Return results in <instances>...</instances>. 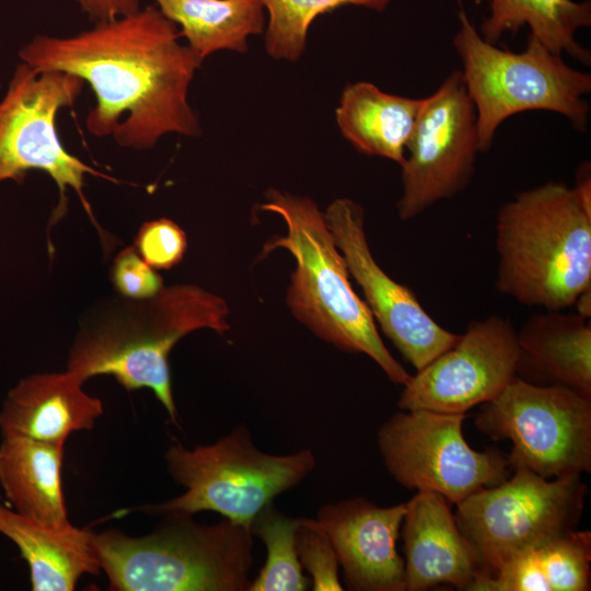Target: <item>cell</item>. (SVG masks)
Here are the masks:
<instances>
[{
    "instance_id": "cell-29",
    "label": "cell",
    "mask_w": 591,
    "mask_h": 591,
    "mask_svg": "<svg viewBox=\"0 0 591 591\" xmlns=\"http://www.w3.org/2000/svg\"><path fill=\"white\" fill-rule=\"evenodd\" d=\"M111 280L121 298L131 300L149 299L163 288L161 276L132 246L116 255L111 267Z\"/></svg>"
},
{
    "instance_id": "cell-17",
    "label": "cell",
    "mask_w": 591,
    "mask_h": 591,
    "mask_svg": "<svg viewBox=\"0 0 591 591\" xmlns=\"http://www.w3.org/2000/svg\"><path fill=\"white\" fill-rule=\"evenodd\" d=\"M82 384L68 371L22 379L2 404V436L65 443L71 432L92 429L103 414V403L86 394Z\"/></svg>"
},
{
    "instance_id": "cell-15",
    "label": "cell",
    "mask_w": 591,
    "mask_h": 591,
    "mask_svg": "<svg viewBox=\"0 0 591 591\" xmlns=\"http://www.w3.org/2000/svg\"><path fill=\"white\" fill-rule=\"evenodd\" d=\"M406 505L380 507L363 497L327 503L317 520L328 534L354 591H405V565L396 549Z\"/></svg>"
},
{
    "instance_id": "cell-5",
    "label": "cell",
    "mask_w": 591,
    "mask_h": 591,
    "mask_svg": "<svg viewBox=\"0 0 591 591\" xmlns=\"http://www.w3.org/2000/svg\"><path fill=\"white\" fill-rule=\"evenodd\" d=\"M165 514L144 536L92 532L94 555L112 590L248 591L254 563L250 528L225 518L200 524L189 514Z\"/></svg>"
},
{
    "instance_id": "cell-4",
    "label": "cell",
    "mask_w": 591,
    "mask_h": 591,
    "mask_svg": "<svg viewBox=\"0 0 591 591\" xmlns=\"http://www.w3.org/2000/svg\"><path fill=\"white\" fill-rule=\"evenodd\" d=\"M260 209L279 216L286 225V233L267 242L263 254L283 248L294 259L287 290L293 316L336 348L367 355L394 384L405 385L412 374L389 351L366 302L355 292L325 213L309 197L276 189L266 193Z\"/></svg>"
},
{
    "instance_id": "cell-12",
    "label": "cell",
    "mask_w": 591,
    "mask_h": 591,
    "mask_svg": "<svg viewBox=\"0 0 591 591\" xmlns=\"http://www.w3.org/2000/svg\"><path fill=\"white\" fill-rule=\"evenodd\" d=\"M476 118L461 70L424 97L401 165L399 219H414L468 185L480 152Z\"/></svg>"
},
{
    "instance_id": "cell-28",
    "label": "cell",
    "mask_w": 591,
    "mask_h": 591,
    "mask_svg": "<svg viewBox=\"0 0 591 591\" xmlns=\"http://www.w3.org/2000/svg\"><path fill=\"white\" fill-rule=\"evenodd\" d=\"M187 239L174 221L160 218L144 222L135 239V248L153 269H170L184 257Z\"/></svg>"
},
{
    "instance_id": "cell-30",
    "label": "cell",
    "mask_w": 591,
    "mask_h": 591,
    "mask_svg": "<svg viewBox=\"0 0 591 591\" xmlns=\"http://www.w3.org/2000/svg\"><path fill=\"white\" fill-rule=\"evenodd\" d=\"M76 2L94 23L128 15L141 8L140 0H76Z\"/></svg>"
},
{
    "instance_id": "cell-6",
    "label": "cell",
    "mask_w": 591,
    "mask_h": 591,
    "mask_svg": "<svg viewBox=\"0 0 591 591\" xmlns=\"http://www.w3.org/2000/svg\"><path fill=\"white\" fill-rule=\"evenodd\" d=\"M453 38L462 77L476 111L482 153L491 146L499 126L511 116L546 111L567 118L577 131L588 129L591 76L566 63L538 39L529 35L526 47L513 53L485 40L464 9Z\"/></svg>"
},
{
    "instance_id": "cell-8",
    "label": "cell",
    "mask_w": 591,
    "mask_h": 591,
    "mask_svg": "<svg viewBox=\"0 0 591 591\" xmlns=\"http://www.w3.org/2000/svg\"><path fill=\"white\" fill-rule=\"evenodd\" d=\"M510 478L479 489L457 503L455 521L474 549L482 575L559 533L577 529L588 495L580 475L544 478L514 467Z\"/></svg>"
},
{
    "instance_id": "cell-23",
    "label": "cell",
    "mask_w": 591,
    "mask_h": 591,
    "mask_svg": "<svg viewBox=\"0 0 591 591\" xmlns=\"http://www.w3.org/2000/svg\"><path fill=\"white\" fill-rule=\"evenodd\" d=\"M204 60L219 50L247 51V38L265 30L259 0H152Z\"/></svg>"
},
{
    "instance_id": "cell-2",
    "label": "cell",
    "mask_w": 591,
    "mask_h": 591,
    "mask_svg": "<svg viewBox=\"0 0 591 591\" xmlns=\"http://www.w3.org/2000/svg\"><path fill=\"white\" fill-rule=\"evenodd\" d=\"M223 298L195 285L163 287L143 300L111 301L81 324L67 370L83 383L112 375L126 390L150 389L176 422L169 355L187 334L229 331Z\"/></svg>"
},
{
    "instance_id": "cell-10",
    "label": "cell",
    "mask_w": 591,
    "mask_h": 591,
    "mask_svg": "<svg viewBox=\"0 0 591 591\" xmlns=\"http://www.w3.org/2000/svg\"><path fill=\"white\" fill-rule=\"evenodd\" d=\"M476 428L510 440L511 468L551 479L591 472V398L561 385H537L515 376L483 404Z\"/></svg>"
},
{
    "instance_id": "cell-3",
    "label": "cell",
    "mask_w": 591,
    "mask_h": 591,
    "mask_svg": "<svg viewBox=\"0 0 591 591\" xmlns=\"http://www.w3.org/2000/svg\"><path fill=\"white\" fill-rule=\"evenodd\" d=\"M497 290L525 306L564 311L591 289V209L549 181L522 190L496 216Z\"/></svg>"
},
{
    "instance_id": "cell-22",
    "label": "cell",
    "mask_w": 591,
    "mask_h": 591,
    "mask_svg": "<svg viewBox=\"0 0 591 591\" xmlns=\"http://www.w3.org/2000/svg\"><path fill=\"white\" fill-rule=\"evenodd\" d=\"M591 533L572 529L518 555L473 591H589Z\"/></svg>"
},
{
    "instance_id": "cell-31",
    "label": "cell",
    "mask_w": 591,
    "mask_h": 591,
    "mask_svg": "<svg viewBox=\"0 0 591 591\" xmlns=\"http://www.w3.org/2000/svg\"><path fill=\"white\" fill-rule=\"evenodd\" d=\"M572 188L582 204L591 209V170L589 162H584L579 166Z\"/></svg>"
},
{
    "instance_id": "cell-27",
    "label": "cell",
    "mask_w": 591,
    "mask_h": 591,
    "mask_svg": "<svg viewBox=\"0 0 591 591\" xmlns=\"http://www.w3.org/2000/svg\"><path fill=\"white\" fill-rule=\"evenodd\" d=\"M297 553L311 576L314 591H341L339 561L331 538L317 519L299 518L296 530Z\"/></svg>"
},
{
    "instance_id": "cell-16",
    "label": "cell",
    "mask_w": 591,
    "mask_h": 591,
    "mask_svg": "<svg viewBox=\"0 0 591 591\" xmlns=\"http://www.w3.org/2000/svg\"><path fill=\"white\" fill-rule=\"evenodd\" d=\"M405 505L399 532L405 591H422L442 583L472 591L482 566L455 521L451 503L438 493L417 490Z\"/></svg>"
},
{
    "instance_id": "cell-20",
    "label": "cell",
    "mask_w": 591,
    "mask_h": 591,
    "mask_svg": "<svg viewBox=\"0 0 591 591\" xmlns=\"http://www.w3.org/2000/svg\"><path fill=\"white\" fill-rule=\"evenodd\" d=\"M422 104L424 97L390 94L360 81L343 90L336 123L344 138L361 153L402 165Z\"/></svg>"
},
{
    "instance_id": "cell-19",
    "label": "cell",
    "mask_w": 591,
    "mask_h": 591,
    "mask_svg": "<svg viewBox=\"0 0 591 591\" xmlns=\"http://www.w3.org/2000/svg\"><path fill=\"white\" fill-rule=\"evenodd\" d=\"M0 533L20 548L27 561L34 591H70L84 573H97L92 532L71 523L53 526L25 517L0 502Z\"/></svg>"
},
{
    "instance_id": "cell-18",
    "label": "cell",
    "mask_w": 591,
    "mask_h": 591,
    "mask_svg": "<svg viewBox=\"0 0 591 591\" xmlns=\"http://www.w3.org/2000/svg\"><path fill=\"white\" fill-rule=\"evenodd\" d=\"M517 376L561 385L591 398V324L575 313L545 310L517 331Z\"/></svg>"
},
{
    "instance_id": "cell-7",
    "label": "cell",
    "mask_w": 591,
    "mask_h": 591,
    "mask_svg": "<svg viewBox=\"0 0 591 591\" xmlns=\"http://www.w3.org/2000/svg\"><path fill=\"white\" fill-rule=\"evenodd\" d=\"M165 461L185 491L146 510L189 515L215 511L247 528L264 507L300 484L316 465L308 449L287 455L258 450L244 424L211 444L186 449L173 443Z\"/></svg>"
},
{
    "instance_id": "cell-26",
    "label": "cell",
    "mask_w": 591,
    "mask_h": 591,
    "mask_svg": "<svg viewBox=\"0 0 591 591\" xmlns=\"http://www.w3.org/2000/svg\"><path fill=\"white\" fill-rule=\"evenodd\" d=\"M268 13L265 31L267 54L279 60L297 61L305 50L312 22L345 5L384 11L392 0H259Z\"/></svg>"
},
{
    "instance_id": "cell-32",
    "label": "cell",
    "mask_w": 591,
    "mask_h": 591,
    "mask_svg": "<svg viewBox=\"0 0 591 591\" xmlns=\"http://www.w3.org/2000/svg\"><path fill=\"white\" fill-rule=\"evenodd\" d=\"M576 313L590 320L591 315V289L583 291L573 303Z\"/></svg>"
},
{
    "instance_id": "cell-13",
    "label": "cell",
    "mask_w": 591,
    "mask_h": 591,
    "mask_svg": "<svg viewBox=\"0 0 591 591\" xmlns=\"http://www.w3.org/2000/svg\"><path fill=\"white\" fill-rule=\"evenodd\" d=\"M519 345L509 318L497 314L472 321L447 351L403 385L397 406L466 414L497 397L517 376Z\"/></svg>"
},
{
    "instance_id": "cell-24",
    "label": "cell",
    "mask_w": 591,
    "mask_h": 591,
    "mask_svg": "<svg viewBox=\"0 0 591 591\" xmlns=\"http://www.w3.org/2000/svg\"><path fill=\"white\" fill-rule=\"evenodd\" d=\"M490 12L479 34L496 45L506 33H517L528 25L530 35L552 51L567 54L590 65L591 54L576 40V32L591 24L589 1L573 0H489Z\"/></svg>"
},
{
    "instance_id": "cell-11",
    "label": "cell",
    "mask_w": 591,
    "mask_h": 591,
    "mask_svg": "<svg viewBox=\"0 0 591 591\" xmlns=\"http://www.w3.org/2000/svg\"><path fill=\"white\" fill-rule=\"evenodd\" d=\"M466 414L410 409L393 414L378 430V448L393 479L410 490H430L456 506L509 476L508 456L474 450L463 434Z\"/></svg>"
},
{
    "instance_id": "cell-25",
    "label": "cell",
    "mask_w": 591,
    "mask_h": 591,
    "mask_svg": "<svg viewBox=\"0 0 591 591\" xmlns=\"http://www.w3.org/2000/svg\"><path fill=\"white\" fill-rule=\"evenodd\" d=\"M299 518H290L270 502L251 522L253 536L266 547V561L248 591H303L311 580L303 575L297 546Z\"/></svg>"
},
{
    "instance_id": "cell-21",
    "label": "cell",
    "mask_w": 591,
    "mask_h": 591,
    "mask_svg": "<svg viewBox=\"0 0 591 591\" xmlns=\"http://www.w3.org/2000/svg\"><path fill=\"white\" fill-rule=\"evenodd\" d=\"M65 443L3 436L0 485L19 513L53 526L70 524L61 489Z\"/></svg>"
},
{
    "instance_id": "cell-9",
    "label": "cell",
    "mask_w": 591,
    "mask_h": 591,
    "mask_svg": "<svg viewBox=\"0 0 591 591\" xmlns=\"http://www.w3.org/2000/svg\"><path fill=\"white\" fill-rule=\"evenodd\" d=\"M83 85L82 79L67 72L39 71L25 62L16 67L0 102V182H21L30 170L47 173L60 197L54 221L65 213L71 188L102 233L84 195L85 175L117 181L68 152L57 129L58 113L76 103Z\"/></svg>"
},
{
    "instance_id": "cell-14",
    "label": "cell",
    "mask_w": 591,
    "mask_h": 591,
    "mask_svg": "<svg viewBox=\"0 0 591 591\" xmlns=\"http://www.w3.org/2000/svg\"><path fill=\"white\" fill-rule=\"evenodd\" d=\"M325 219L350 276L385 336L416 371L450 349L460 338L439 325L408 287L391 278L374 259L364 229V210L349 198H337Z\"/></svg>"
},
{
    "instance_id": "cell-1",
    "label": "cell",
    "mask_w": 591,
    "mask_h": 591,
    "mask_svg": "<svg viewBox=\"0 0 591 591\" xmlns=\"http://www.w3.org/2000/svg\"><path fill=\"white\" fill-rule=\"evenodd\" d=\"M179 38L177 25L150 4L73 36L37 35L19 55L36 70L67 72L90 85L91 135L143 150L169 134L201 135L188 90L202 61Z\"/></svg>"
}]
</instances>
